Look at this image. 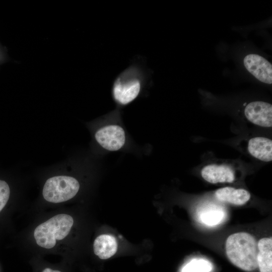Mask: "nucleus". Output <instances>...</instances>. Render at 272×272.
Listing matches in <instances>:
<instances>
[{"mask_svg":"<svg viewBox=\"0 0 272 272\" xmlns=\"http://www.w3.org/2000/svg\"><path fill=\"white\" fill-rule=\"evenodd\" d=\"M79 188L80 184L76 178L69 176H56L46 181L42 195L48 202L60 203L73 198Z\"/></svg>","mask_w":272,"mask_h":272,"instance_id":"20e7f679","label":"nucleus"},{"mask_svg":"<svg viewBox=\"0 0 272 272\" xmlns=\"http://www.w3.org/2000/svg\"><path fill=\"white\" fill-rule=\"evenodd\" d=\"M257 265L260 272H272V239L265 237L257 243Z\"/></svg>","mask_w":272,"mask_h":272,"instance_id":"f8f14e48","label":"nucleus"},{"mask_svg":"<svg viewBox=\"0 0 272 272\" xmlns=\"http://www.w3.org/2000/svg\"><path fill=\"white\" fill-rule=\"evenodd\" d=\"M224 218V213L221 209H208L200 216L201 221L209 226H214L220 223Z\"/></svg>","mask_w":272,"mask_h":272,"instance_id":"ddd939ff","label":"nucleus"},{"mask_svg":"<svg viewBox=\"0 0 272 272\" xmlns=\"http://www.w3.org/2000/svg\"><path fill=\"white\" fill-rule=\"evenodd\" d=\"M150 75L144 63L135 60L115 78L112 87L113 99L118 105L125 106L141 94L149 82Z\"/></svg>","mask_w":272,"mask_h":272,"instance_id":"f257e3e1","label":"nucleus"},{"mask_svg":"<svg viewBox=\"0 0 272 272\" xmlns=\"http://www.w3.org/2000/svg\"><path fill=\"white\" fill-rule=\"evenodd\" d=\"M202 177L211 183L232 182L235 176L233 169L225 165L210 164L201 171Z\"/></svg>","mask_w":272,"mask_h":272,"instance_id":"6e6552de","label":"nucleus"},{"mask_svg":"<svg viewBox=\"0 0 272 272\" xmlns=\"http://www.w3.org/2000/svg\"><path fill=\"white\" fill-rule=\"evenodd\" d=\"M248 150L251 156L264 162L272 160V141L262 137L250 139L248 143Z\"/></svg>","mask_w":272,"mask_h":272,"instance_id":"1a4fd4ad","label":"nucleus"},{"mask_svg":"<svg viewBox=\"0 0 272 272\" xmlns=\"http://www.w3.org/2000/svg\"><path fill=\"white\" fill-rule=\"evenodd\" d=\"M42 272H61L58 270H53L50 268H45Z\"/></svg>","mask_w":272,"mask_h":272,"instance_id":"dca6fc26","label":"nucleus"},{"mask_svg":"<svg viewBox=\"0 0 272 272\" xmlns=\"http://www.w3.org/2000/svg\"><path fill=\"white\" fill-rule=\"evenodd\" d=\"M212 269V265L209 261L194 259L183 267L182 272H210Z\"/></svg>","mask_w":272,"mask_h":272,"instance_id":"4468645a","label":"nucleus"},{"mask_svg":"<svg viewBox=\"0 0 272 272\" xmlns=\"http://www.w3.org/2000/svg\"><path fill=\"white\" fill-rule=\"evenodd\" d=\"M225 248L230 261L240 269L250 271L258 267L257 242L252 235L246 232L231 235L227 239Z\"/></svg>","mask_w":272,"mask_h":272,"instance_id":"f03ea898","label":"nucleus"},{"mask_svg":"<svg viewBox=\"0 0 272 272\" xmlns=\"http://www.w3.org/2000/svg\"><path fill=\"white\" fill-rule=\"evenodd\" d=\"M247 70L257 79L268 84L272 83V65L265 58L256 54L246 55L243 60Z\"/></svg>","mask_w":272,"mask_h":272,"instance_id":"0eeeda50","label":"nucleus"},{"mask_svg":"<svg viewBox=\"0 0 272 272\" xmlns=\"http://www.w3.org/2000/svg\"><path fill=\"white\" fill-rule=\"evenodd\" d=\"M95 138L101 147L109 151L120 150L126 141L124 130L117 124H108L100 128L96 132Z\"/></svg>","mask_w":272,"mask_h":272,"instance_id":"39448f33","label":"nucleus"},{"mask_svg":"<svg viewBox=\"0 0 272 272\" xmlns=\"http://www.w3.org/2000/svg\"><path fill=\"white\" fill-rule=\"evenodd\" d=\"M247 119L251 123L265 127L272 126V105L263 101L248 103L244 109Z\"/></svg>","mask_w":272,"mask_h":272,"instance_id":"423d86ee","label":"nucleus"},{"mask_svg":"<svg viewBox=\"0 0 272 272\" xmlns=\"http://www.w3.org/2000/svg\"><path fill=\"white\" fill-rule=\"evenodd\" d=\"M215 196L219 200L235 205H242L250 198V193L245 189L225 187L218 189Z\"/></svg>","mask_w":272,"mask_h":272,"instance_id":"9b49d317","label":"nucleus"},{"mask_svg":"<svg viewBox=\"0 0 272 272\" xmlns=\"http://www.w3.org/2000/svg\"><path fill=\"white\" fill-rule=\"evenodd\" d=\"M94 252L100 259L109 258L116 252L117 243L115 238L108 234L98 236L93 243Z\"/></svg>","mask_w":272,"mask_h":272,"instance_id":"9d476101","label":"nucleus"},{"mask_svg":"<svg viewBox=\"0 0 272 272\" xmlns=\"http://www.w3.org/2000/svg\"><path fill=\"white\" fill-rule=\"evenodd\" d=\"M10 195V188L8 183L0 179V212L7 203Z\"/></svg>","mask_w":272,"mask_h":272,"instance_id":"2eb2a0df","label":"nucleus"},{"mask_svg":"<svg viewBox=\"0 0 272 272\" xmlns=\"http://www.w3.org/2000/svg\"><path fill=\"white\" fill-rule=\"evenodd\" d=\"M74 224L72 216L65 214L56 215L36 227L34 237L37 244L45 249L52 248L57 240L64 239Z\"/></svg>","mask_w":272,"mask_h":272,"instance_id":"7ed1b4c3","label":"nucleus"}]
</instances>
